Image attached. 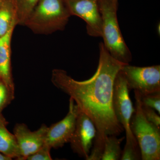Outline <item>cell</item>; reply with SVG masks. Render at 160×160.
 Here are the masks:
<instances>
[{
	"instance_id": "cell-8",
	"label": "cell",
	"mask_w": 160,
	"mask_h": 160,
	"mask_svg": "<svg viewBox=\"0 0 160 160\" xmlns=\"http://www.w3.org/2000/svg\"><path fill=\"white\" fill-rule=\"evenodd\" d=\"M78 112V106L70 98L68 113L63 119L48 127L44 144L51 149H57L69 142Z\"/></svg>"
},
{
	"instance_id": "cell-20",
	"label": "cell",
	"mask_w": 160,
	"mask_h": 160,
	"mask_svg": "<svg viewBox=\"0 0 160 160\" xmlns=\"http://www.w3.org/2000/svg\"><path fill=\"white\" fill-rule=\"evenodd\" d=\"M142 109L147 120L160 128V115L155 112L154 109L147 106H143L142 105Z\"/></svg>"
},
{
	"instance_id": "cell-14",
	"label": "cell",
	"mask_w": 160,
	"mask_h": 160,
	"mask_svg": "<svg viewBox=\"0 0 160 160\" xmlns=\"http://www.w3.org/2000/svg\"><path fill=\"white\" fill-rule=\"evenodd\" d=\"M15 15L13 0H4L0 7V38L5 35L16 22Z\"/></svg>"
},
{
	"instance_id": "cell-2",
	"label": "cell",
	"mask_w": 160,
	"mask_h": 160,
	"mask_svg": "<svg viewBox=\"0 0 160 160\" xmlns=\"http://www.w3.org/2000/svg\"><path fill=\"white\" fill-rule=\"evenodd\" d=\"M71 16L65 0H39L24 26L36 34H51L64 30Z\"/></svg>"
},
{
	"instance_id": "cell-11",
	"label": "cell",
	"mask_w": 160,
	"mask_h": 160,
	"mask_svg": "<svg viewBox=\"0 0 160 160\" xmlns=\"http://www.w3.org/2000/svg\"><path fill=\"white\" fill-rule=\"evenodd\" d=\"M125 138L115 135H106L101 139L94 138L93 147L86 160H121V143Z\"/></svg>"
},
{
	"instance_id": "cell-9",
	"label": "cell",
	"mask_w": 160,
	"mask_h": 160,
	"mask_svg": "<svg viewBox=\"0 0 160 160\" xmlns=\"http://www.w3.org/2000/svg\"><path fill=\"white\" fill-rule=\"evenodd\" d=\"M97 129L89 117L80 111L69 143L72 151L86 160L90 152Z\"/></svg>"
},
{
	"instance_id": "cell-10",
	"label": "cell",
	"mask_w": 160,
	"mask_h": 160,
	"mask_svg": "<svg viewBox=\"0 0 160 160\" xmlns=\"http://www.w3.org/2000/svg\"><path fill=\"white\" fill-rule=\"evenodd\" d=\"M48 128L43 124L39 129L32 132L24 123L15 125L13 134L19 150L20 157L18 160H26L28 157L44 145Z\"/></svg>"
},
{
	"instance_id": "cell-15",
	"label": "cell",
	"mask_w": 160,
	"mask_h": 160,
	"mask_svg": "<svg viewBox=\"0 0 160 160\" xmlns=\"http://www.w3.org/2000/svg\"><path fill=\"white\" fill-rule=\"evenodd\" d=\"M17 25L24 26L39 0H13Z\"/></svg>"
},
{
	"instance_id": "cell-12",
	"label": "cell",
	"mask_w": 160,
	"mask_h": 160,
	"mask_svg": "<svg viewBox=\"0 0 160 160\" xmlns=\"http://www.w3.org/2000/svg\"><path fill=\"white\" fill-rule=\"evenodd\" d=\"M16 25V23H13L7 33L0 38V79L14 92L15 86L11 69V42Z\"/></svg>"
},
{
	"instance_id": "cell-13",
	"label": "cell",
	"mask_w": 160,
	"mask_h": 160,
	"mask_svg": "<svg viewBox=\"0 0 160 160\" xmlns=\"http://www.w3.org/2000/svg\"><path fill=\"white\" fill-rule=\"evenodd\" d=\"M8 122L0 113V152L12 158L19 160V150L14 134L6 128Z\"/></svg>"
},
{
	"instance_id": "cell-19",
	"label": "cell",
	"mask_w": 160,
	"mask_h": 160,
	"mask_svg": "<svg viewBox=\"0 0 160 160\" xmlns=\"http://www.w3.org/2000/svg\"><path fill=\"white\" fill-rule=\"evenodd\" d=\"M51 148L49 146L44 145L34 153L27 157L28 160H52L50 154Z\"/></svg>"
},
{
	"instance_id": "cell-16",
	"label": "cell",
	"mask_w": 160,
	"mask_h": 160,
	"mask_svg": "<svg viewBox=\"0 0 160 160\" xmlns=\"http://www.w3.org/2000/svg\"><path fill=\"white\" fill-rule=\"evenodd\" d=\"M15 92L7 87L0 79V113L10 104L15 98Z\"/></svg>"
},
{
	"instance_id": "cell-17",
	"label": "cell",
	"mask_w": 160,
	"mask_h": 160,
	"mask_svg": "<svg viewBox=\"0 0 160 160\" xmlns=\"http://www.w3.org/2000/svg\"><path fill=\"white\" fill-rule=\"evenodd\" d=\"M141 100L143 106L152 108L156 110L160 115V92L150 94H141Z\"/></svg>"
},
{
	"instance_id": "cell-4",
	"label": "cell",
	"mask_w": 160,
	"mask_h": 160,
	"mask_svg": "<svg viewBox=\"0 0 160 160\" xmlns=\"http://www.w3.org/2000/svg\"><path fill=\"white\" fill-rule=\"evenodd\" d=\"M134 92L135 108L130 121V128L139 147L142 160H160V128L145 117L141 94L137 91Z\"/></svg>"
},
{
	"instance_id": "cell-3",
	"label": "cell",
	"mask_w": 160,
	"mask_h": 160,
	"mask_svg": "<svg viewBox=\"0 0 160 160\" xmlns=\"http://www.w3.org/2000/svg\"><path fill=\"white\" fill-rule=\"evenodd\" d=\"M102 16V37L104 46L115 59L129 64L132 55L126 45L118 22V0H98Z\"/></svg>"
},
{
	"instance_id": "cell-22",
	"label": "cell",
	"mask_w": 160,
	"mask_h": 160,
	"mask_svg": "<svg viewBox=\"0 0 160 160\" xmlns=\"http://www.w3.org/2000/svg\"><path fill=\"white\" fill-rule=\"evenodd\" d=\"M3 1H4V0H0V7H1V6H2Z\"/></svg>"
},
{
	"instance_id": "cell-21",
	"label": "cell",
	"mask_w": 160,
	"mask_h": 160,
	"mask_svg": "<svg viewBox=\"0 0 160 160\" xmlns=\"http://www.w3.org/2000/svg\"><path fill=\"white\" fill-rule=\"evenodd\" d=\"M12 159V158L0 152V160H11Z\"/></svg>"
},
{
	"instance_id": "cell-5",
	"label": "cell",
	"mask_w": 160,
	"mask_h": 160,
	"mask_svg": "<svg viewBox=\"0 0 160 160\" xmlns=\"http://www.w3.org/2000/svg\"><path fill=\"white\" fill-rule=\"evenodd\" d=\"M112 107L118 121L126 131V144L139 146L130 128V121L135 109L129 97L126 80L120 71L117 75L113 84Z\"/></svg>"
},
{
	"instance_id": "cell-1",
	"label": "cell",
	"mask_w": 160,
	"mask_h": 160,
	"mask_svg": "<svg viewBox=\"0 0 160 160\" xmlns=\"http://www.w3.org/2000/svg\"><path fill=\"white\" fill-rule=\"evenodd\" d=\"M97 69L89 79H74L63 69H53L52 84L73 99L80 111L89 117L97 129L95 138L106 135L118 136L124 131L112 107L115 79L124 63L111 56L103 43L99 45Z\"/></svg>"
},
{
	"instance_id": "cell-18",
	"label": "cell",
	"mask_w": 160,
	"mask_h": 160,
	"mask_svg": "<svg viewBox=\"0 0 160 160\" xmlns=\"http://www.w3.org/2000/svg\"><path fill=\"white\" fill-rule=\"evenodd\" d=\"M121 160H142V155L139 147L126 144L124 149L122 151Z\"/></svg>"
},
{
	"instance_id": "cell-7",
	"label": "cell",
	"mask_w": 160,
	"mask_h": 160,
	"mask_svg": "<svg viewBox=\"0 0 160 160\" xmlns=\"http://www.w3.org/2000/svg\"><path fill=\"white\" fill-rule=\"evenodd\" d=\"M71 15L86 22L87 33L93 37H102V16L98 0H65Z\"/></svg>"
},
{
	"instance_id": "cell-6",
	"label": "cell",
	"mask_w": 160,
	"mask_h": 160,
	"mask_svg": "<svg viewBox=\"0 0 160 160\" xmlns=\"http://www.w3.org/2000/svg\"><path fill=\"white\" fill-rule=\"evenodd\" d=\"M120 71L129 90L133 89L141 95L160 92V66L138 67L124 64Z\"/></svg>"
}]
</instances>
